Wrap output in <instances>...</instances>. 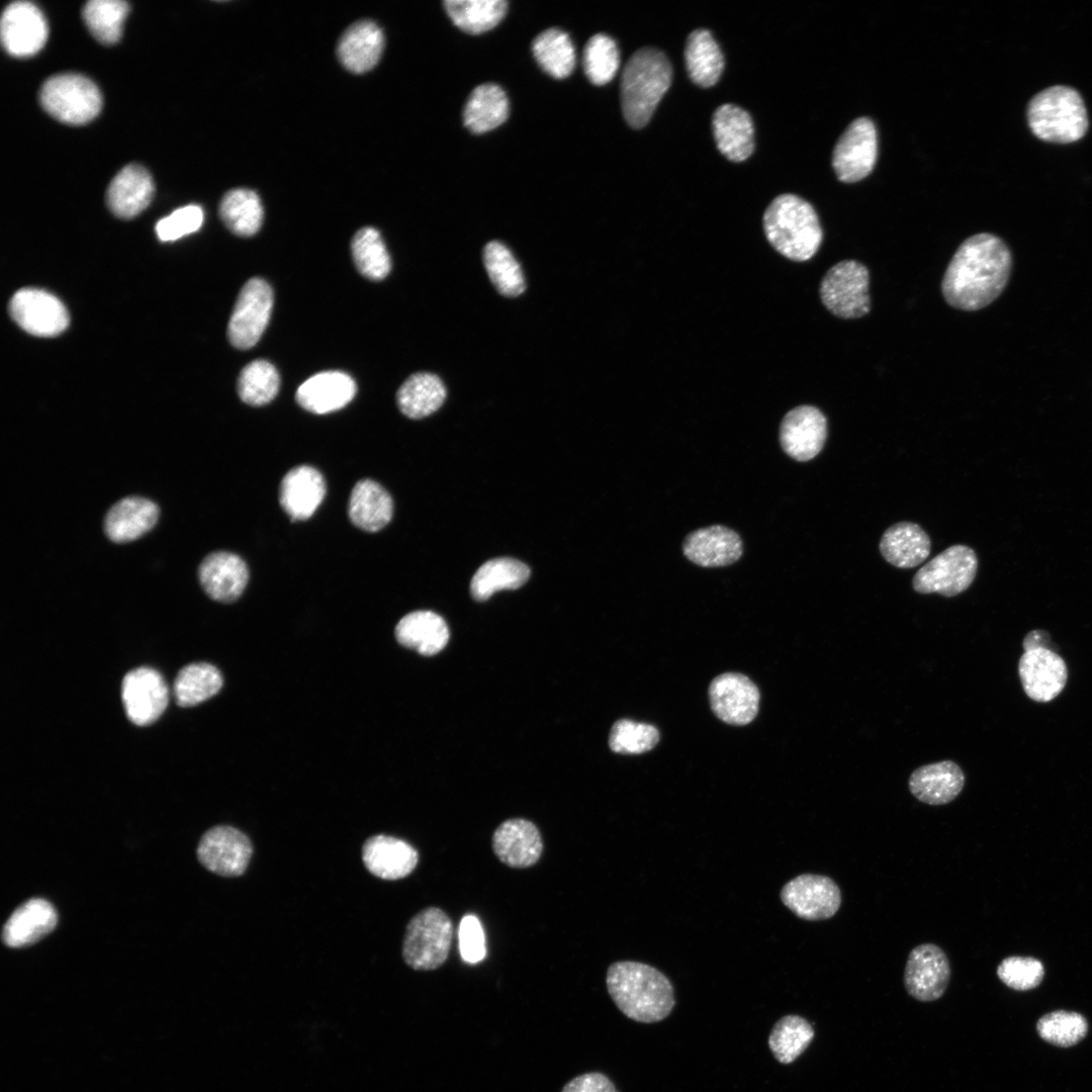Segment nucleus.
<instances>
[{
  "mask_svg": "<svg viewBox=\"0 0 1092 1092\" xmlns=\"http://www.w3.org/2000/svg\"><path fill=\"white\" fill-rule=\"evenodd\" d=\"M252 853L250 838L241 830L228 825L208 829L197 846L200 863L222 877L242 876L249 866Z\"/></svg>",
  "mask_w": 1092,
  "mask_h": 1092,
  "instance_id": "nucleus-13",
  "label": "nucleus"
},
{
  "mask_svg": "<svg viewBox=\"0 0 1092 1092\" xmlns=\"http://www.w3.org/2000/svg\"><path fill=\"white\" fill-rule=\"evenodd\" d=\"M997 976L1008 987L1025 991L1036 987L1042 980L1043 967L1033 958L1009 957L997 968Z\"/></svg>",
  "mask_w": 1092,
  "mask_h": 1092,
  "instance_id": "nucleus-52",
  "label": "nucleus"
},
{
  "mask_svg": "<svg viewBox=\"0 0 1092 1092\" xmlns=\"http://www.w3.org/2000/svg\"><path fill=\"white\" fill-rule=\"evenodd\" d=\"M582 66L593 84L609 83L620 67V52L615 39L605 33L593 35L584 47Z\"/></svg>",
  "mask_w": 1092,
  "mask_h": 1092,
  "instance_id": "nucleus-49",
  "label": "nucleus"
},
{
  "mask_svg": "<svg viewBox=\"0 0 1092 1092\" xmlns=\"http://www.w3.org/2000/svg\"><path fill=\"white\" fill-rule=\"evenodd\" d=\"M1018 672L1025 694L1035 702H1050L1064 689L1068 669L1055 651L1040 646L1024 650Z\"/></svg>",
  "mask_w": 1092,
  "mask_h": 1092,
  "instance_id": "nucleus-20",
  "label": "nucleus"
},
{
  "mask_svg": "<svg viewBox=\"0 0 1092 1092\" xmlns=\"http://www.w3.org/2000/svg\"><path fill=\"white\" fill-rule=\"evenodd\" d=\"M879 548L890 564L898 568H913L929 556L931 542L919 525L899 522L884 532Z\"/></svg>",
  "mask_w": 1092,
  "mask_h": 1092,
  "instance_id": "nucleus-33",
  "label": "nucleus"
},
{
  "mask_svg": "<svg viewBox=\"0 0 1092 1092\" xmlns=\"http://www.w3.org/2000/svg\"><path fill=\"white\" fill-rule=\"evenodd\" d=\"M1012 258L1007 245L989 233L966 239L954 252L941 281L945 301L962 310H978L1005 288Z\"/></svg>",
  "mask_w": 1092,
  "mask_h": 1092,
  "instance_id": "nucleus-1",
  "label": "nucleus"
},
{
  "mask_svg": "<svg viewBox=\"0 0 1092 1092\" xmlns=\"http://www.w3.org/2000/svg\"><path fill=\"white\" fill-rule=\"evenodd\" d=\"M446 398V388L435 374L411 375L396 392L399 411L410 419H422L436 412Z\"/></svg>",
  "mask_w": 1092,
  "mask_h": 1092,
  "instance_id": "nucleus-38",
  "label": "nucleus"
},
{
  "mask_svg": "<svg viewBox=\"0 0 1092 1092\" xmlns=\"http://www.w3.org/2000/svg\"><path fill=\"white\" fill-rule=\"evenodd\" d=\"M491 845L496 857L514 869H526L537 863L544 847L538 827L524 818L508 819L500 823L492 834Z\"/></svg>",
  "mask_w": 1092,
  "mask_h": 1092,
  "instance_id": "nucleus-21",
  "label": "nucleus"
},
{
  "mask_svg": "<svg viewBox=\"0 0 1092 1092\" xmlns=\"http://www.w3.org/2000/svg\"><path fill=\"white\" fill-rule=\"evenodd\" d=\"M129 10L120 0H91L83 7V19L92 35L103 44H113L120 38L121 26Z\"/></svg>",
  "mask_w": 1092,
  "mask_h": 1092,
  "instance_id": "nucleus-48",
  "label": "nucleus"
},
{
  "mask_svg": "<svg viewBox=\"0 0 1092 1092\" xmlns=\"http://www.w3.org/2000/svg\"><path fill=\"white\" fill-rule=\"evenodd\" d=\"M198 577L209 598L220 603H232L238 600L246 588L249 569L239 555L216 551L202 560Z\"/></svg>",
  "mask_w": 1092,
  "mask_h": 1092,
  "instance_id": "nucleus-22",
  "label": "nucleus"
},
{
  "mask_svg": "<svg viewBox=\"0 0 1092 1092\" xmlns=\"http://www.w3.org/2000/svg\"><path fill=\"white\" fill-rule=\"evenodd\" d=\"M273 306V291L264 279L254 277L242 287L228 325L231 344L242 350L257 344Z\"/></svg>",
  "mask_w": 1092,
  "mask_h": 1092,
  "instance_id": "nucleus-10",
  "label": "nucleus"
},
{
  "mask_svg": "<svg viewBox=\"0 0 1092 1092\" xmlns=\"http://www.w3.org/2000/svg\"><path fill=\"white\" fill-rule=\"evenodd\" d=\"M1027 121L1036 138L1055 144L1077 142L1088 129L1082 96L1064 85L1045 88L1034 95L1028 103Z\"/></svg>",
  "mask_w": 1092,
  "mask_h": 1092,
  "instance_id": "nucleus-5",
  "label": "nucleus"
},
{
  "mask_svg": "<svg viewBox=\"0 0 1092 1092\" xmlns=\"http://www.w3.org/2000/svg\"><path fill=\"white\" fill-rule=\"evenodd\" d=\"M908 784L911 794L919 801L929 805H944L961 793L965 776L956 762L943 760L916 768Z\"/></svg>",
  "mask_w": 1092,
  "mask_h": 1092,
  "instance_id": "nucleus-32",
  "label": "nucleus"
},
{
  "mask_svg": "<svg viewBox=\"0 0 1092 1092\" xmlns=\"http://www.w3.org/2000/svg\"><path fill=\"white\" fill-rule=\"evenodd\" d=\"M827 420L813 405L803 404L789 411L780 426V442L787 455L797 461H809L824 447Z\"/></svg>",
  "mask_w": 1092,
  "mask_h": 1092,
  "instance_id": "nucleus-18",
  "label": "nucleus"
},
{
  "mask_svg": "<svg viewBox=\"0 0 1092 1092\" xmlns=\"http://www.w3.org/2000/svg\"><path fill=\"white\" fill-rule=\"evenodd\" d=\"M768 243L786 258L803 262L818 251L823 232L813 206L798 195L777 196L763 213Z\"/></svg>",
  "mask_w": 1092,
  "mask_h": 1092,
  "instance_id": "nucleus-4",
  "label": "nucleus"
},
{
  "mask_svg": "<svg viewBox=\"0 0 1092 1092\" xmlns=\"http://www.w3.org/2000/svg\"><path fill=\"white\" fill-rule=\"evenodd\" d=\"M58 914L47 900L32 898L13 911L2 929V941L9 947L35 943L57 925Z\"/></svg>",
  "mask_w": 1092,
  "mask_h": 1092,
  "instance_id": "nucleus-29",
  "label": "nucleus"
},
{
  "mask_svg": "<svg viewBox=\"0 0 1092 1092\" xmlns=\"http://www.w3.org/2000/svg\"><path fill=\"white\" fill-rule=\"evenodd\" d=\"M222 686L219 670L206 662L184 666L174 681V696L181 707L198 705L218 693Z\"/></svg>",
  "mask_w": 1092,
  "mask_h": 1092,
  "instance_id": "nucleus-43",
  "label": "nucleus"
},
{
  "mask_svg": "<svg viewBox=\"0 0 1092 1092\" xmlns=\"http://www.w3.org/2000/svg\"><path fill=\"white\" fill-rule=\"evenodd\" d=\"M39 102L54 118L74 125L92 120L102 106L98 87L87 77L73 73L46 80L39 91Z\"/></svg>",
  "mask_w": 1092,
  "mask_h": 1092,
  "instance_id": "nucleus-7",
  "label": "nucleus"
},
{
  "mask_svg": "<svg viewBox=\"0 0 1092 1092\" xmlns=\"http://www.w3.org/2000/svg\"><path fill=\"white\" fill-rule=\"evenodd\" d=\"M48 38V25L42 12L33 3H10L1 18V41L5 51L18 58L36 54Z\"/></svg>",
  "mask_w": 1092,
  "mask_h": 1092,
  "instance_id": "nucleus-19",
  "label": "nucleus"
},
{
  "mask_svg": "<svg viewBox=\"0 0 1092 1092\" xmlns=\"http://www.w3.org/2000/svg\"><path fill=\"white\" fill-rule=\"evenodd\" d=\"M1036 1029L1043 1040L1067 1048L1085 1037L1088 1023L1080 1013L1057 1010L1041 1016L1036 1023Z\"/></svg>",
  "mask_w": 1092,
  "mask_h": 1092,
  "instance_id": "nucleus-50",
  "label": "nucleus"
},
{
  "mask_svg": "<svg viewBox=\"0 0 1092 1092\" xmlns=\"http://www.w3.org/2000/svg\"><path fill=\"white\" fill-rule=\"evenodd\" d=\"M356 392V383L349 374L342 371H324L299 385L295 399L305 411L324 415L346 406Z\"/></svg>",
  "mask_w": 1092,
  "mask_h": 1092,
  "instance_id": "nucleus-26",
  "label": "nucleus"
},
{
  "mask_svg": "<svg viewBox=\"0 0 1092 1092\" xmlns=\"http://www.w3.org/2000/svg\"><path fill=\"white\" fill-rule=\"evenodd\" d=\"M392 514V498L379 483L362 479L354 485L348 504L349 519L354 526L377 532L390 522Z\"/></svg>",
  "mask_w": 1092,
  "mask_h": 1092,
  "instance_id": "nucleus-34",
  "label": "nucleus"
},
{
  "mask_svg": "<svg viewBox=\"0 0 1092 1092\" xmlns=\"http://www.w3.org/2000/svg\"><path fill=\"white\" fill-rule=\"evenodd\" d=\"M814 1037L812 1025L799 1015L779 1019L768 1035V1048L781 1064L793 1063L809 1046Z\"/></svg>",
  "mask_w": 1092,
  "mask_h": 1092,
  "instance_id": "nucleus-44",
  "label": "nucleus"
},
{
  "mask_svg": "<svg viewBox=\"0 0 1092 1092\" xmlns=\"http://www.w3.org/2000/svg\"><path fill=\"white\" fill-rule=\"evenodd\" d=\"M444 6L454 24L472 34L493 28L508 10L504 0H447Z\"/></svg>",
  "mask_w": 1092,
  "mask_h": 1092,
  "instance_id": "nucleus-42",
  "label": "nucleus"
},
{
  "mask_svg": "<svg viewBox=\"0 0 1092 1092\" xmlns=\"http://www.w3.org/2000/svg\"><path fill=\"white\" fill-rule=\"evenodd\" d=\"M606 984L618 1009L637 1022L661 1021L675 1005L674 990L668 978L647 964L615 962L607 970Z\"/></svg>",
  "mask_w": 1092,
  "mask_h": 1092,
  "instance_id": "nucleus-2",
  "label": "nucleus"
},
{
  "mask_svg": "<svg viewBox=\"0 0 1092 1092\" xmlns=\"http://www.w3.org/2000/svg\"><path fill=\"white\" fill-rule=\"evenodd\" d=\"M483 263L490 281L500 294L515 297L525 290L520 264L503 243L491 241L485 245Z\"/></svg>",
  "mask_w": 1092,
  "mask_h": 1092,
  "instance_id": "nucleus-46",
  "label": "nucleus"
},
{
  "mask_svg": "<svg viewBox=\"0 0 1092 1092\" xmlns=\"http://www.w3.org/2000/svg\"><path fill=\"white\" fill-rule=\"evenodd\" d=\"M384 47L381 28L371 20L351 24L341 35L337 55L341 64L353 73H365L379 61Z\"/></svg>",
  "mask_w": 1092,
  "mask_h": 1092,
  "instance_id": "nucleus-30",
  "label": "nucleus"
},
{
  "mask_svg": "<svg viewBox=\"0 0 1092 1092\" xmlns=\"http://www.w3.org/2000/svg\"><path fill=\"white\" fill-rule=\"evenodd\" d=\"M458 939L460 954L464 962L476 964L484 959L485 937L476 916L471 914L463 916L459 924Z\"/></svg>",
  "mask_w": 1092,
  "mask_h": 1092,
  "instance_id": "nucleus-54",
  "label": "nucleus"
},
{
  "mask_svg": "<svg viewBox=\"0 0 1092 1092\" xmlns=\"http://www.w3.org/2000/svg\"><path fill=\"white\" fill-rule=\"evenodd\" d=\"M532 51L540 67L553 78H566L575 67L574 46L569 35L559 28H548L538 34Z\"/></svg>",
  "mask_w": 1092,
  "mask_h": 1092,
  "instance_id": "nucleus-41",
  "label": "nucleus"
},
{
  "mask_svg": "<svg viewBox=\"0 0 1092 1092\" xmlns=\"http://www.w3.org/2000/svg\"><path fill=\"white\" fill-rule=\"evenodd\" d=\"M351 253L357 270L370 280L385 278L391 268L390 258L378 231L364 226L351 241Z\"/></svg>",
  "mask_w": 1092,
  "mask_h": 1092,
  "instance_id": "nucleus-45",
  "label": "nucleus"
},
{
  "mask_svg": "<svg viewBox=\"0 0 1092 1092\" xmlns=\"http://www.w3.org/2000/svg\"><path fill=\"white\" fill-rule=\"evenodd\" d=\"M399 644L423 655L439 653L449 640L445 620L431 611H416L402 617L395 627Z\"/></svg>",
  "mask_w": 1092,
  "mask_h": 1092,
  "instance_id": "nucleus-35",
  "label": "nucleus"
},
{
  "mask_svg": "<svg viewBox=\"0 0 1092 1092\" xmlns=\"http://www.w3.org/2000/svg\"><path fill=\"white\" fill-rule=\"evenodd\" d=\"M685 63L689 77L698 86L709 88L718 82L725 66L724 56L708 29L699 28L689 34Z\"/></svg>",
  "mask_w": 1092,
  "mask_h": 1092,
  "instance_id": "nucleus-36",
  "label": "nucleus"
},
{
  "mask_svg": "<svg viewBox=\"0 0 1092 1092\" xmlns=\"http://www.w3.org/2000/svg\"><path fill=\"white\" fill-rule=\"evenodd\" d=\"M154 182L142 166L130 164L122 168L110 182L106 203L110 211L120 218H132L151 202Z\"/></svg>",
  "mask_w": 1092,
  "mask_h": 1092,
  "instance_id": "nucleus-28",
  "label": "nucleus"
},
{
  "mask_svg": "<svg viewBox=\"0 0 1092 1092\" xmlns=\"http://www.w3.org/2000/svg\"><path fill=\"white\" fill-rule=\"evenodd\" d=\"M977 570L975 551L966 545H952L923 565L914 575L912 585L919 594L954 597L972 584Z\"/></svg>",
  "mask_w": 1092,
  "mask_h": 1092,
  "instance_id": "nucleus-9",
  "label": "nucleus"
},
{
  "mask_svg": "<svg viewBox=\"0 0 1092 1092\" xmlns=\"http://www.w3.org/2000/svg\"><path fill=\"white\" fill-rule=\"evenodd\" d=\"M203 217V210L198 205L190 204L180 207L157 222V236L163 242L178 240L198 231Z\"/></svg>",
  "mask_w": 1092,
  "mask_h": 1092,
  "instance_id": "nucleus-53",
  "label": "nucleus"
},
{
  "mask_svg": "<svg viewBox=\"0 0 1092 1092\" xmlns=\"http://www.w3.org/2000/svg\"><path fill=\"white\" fill-rule=\"evenodd\" d=\"M326 495L323 474L312 466L300 465L290 469L279 487V503L292 521L310 518Z\"/></svg>",
  "mask_w": 1092,
  "mask_h": 1092,
  "instance_id": "nucleus-25",
  "label": "nucleus"
},
{
  "mask_svg": "<svg viewBox=\"0 0 1092 1092\" xmlns=\"http://www.w3.org/2000/svg\"><path fill=\"white\" fill-rule=\"evenodd\" d=\"M950 979V966L945 952L936 944L923 943L910 951L904 971L908 994L922 1002L939 999Z\"/></svg>",
  "mask_w": 1092,
  "mask_h": 1092,
  "instance_id": "nucleus-15",
  "label": "nucleus"
},
{
  "mask_svg": "<svg viewBox=\"0 0 1092 1092\" xmlns=\"http://www.w3.org/2000/svg\"><path fill=\"white\" fill-rule=\"evenodd\" d=\"M659 741L656 727L621 719L610 731L609 745L617 753L638 754L651 750Z\"/></svg>",
  "mask_w": 1092,
  "mask_h": 1092,
  "instance_id": "nucleus-51",
  "label": "nucleus"
},
{
  "mask_svg": "<svg viewBox=\"0 0 1092 1092\" xmlns=\"http://www.w3.org/2000/svg\"><path fill=\"white\" fill-rule=\"evenodd\" d=\"M362 860L373 876L395 881L413 873L419 862V852L403 839L378 834L364 842Z\"/></svg>",
  "mask_w": 1092,
  "mask_h": 1092,
  "instance_id": "nucleus-23",
  "label": "nucleus"
},
{
  "mask_svg": "<svg viewBox=\"0 0 1092 1092\" xmlns=\"http://www.w3.org/2000/svg\"><path fill=\"white\" fill-rule=\"evenodd\" d=\"M9 313L25 332L37 337H55L69 326V313L63 302L41 289L22 288L9 302Z\"/></svg>",
  "mask_w": 1092,
  "mask_h": 1092,
  "instance_id": "nucleus-14",
  "label": "nucleus"
},
{
  "mask_svg": "<svg viewBox=\"0 0 1092 1092\" xmlns=\"http://www.w3.org/2000/svg\"><path fill=\"white\" fill-rule=\"evenodd\" d=\"M672 68L658 49L645 47L627 61L620 84L624 118L633 128L645 126L671 84Z\"/></svg>",
  "mask_w": 1092,
  "mask_h": 1092,
  "instance_id": "nucleus-3",
  "label": "nucleus"
},
{
  "mask_svg": "<svg viewBox=\"0 0 1092 1092\" xmlns=\"http://www.w3.org/2000/svg\"><path fill=\"white\" fill-rule=\"evenodd\" d=\"M280 377L268 361L259 359L247 364L238 379V393L247 404L261 406L272 401L279 390Z\"/></svg>",
  "mask_w": 1092,
  "mask_h": 1092,
  "instance_id": "nucleus-47",
  "label": "nucleus"
},
{
  "mask_svg": "<svg viewBox=\"0 0 1092 1092\" xmlns=\"http://www.w3.org/2000/svg\"><path fill=\"white\" fill-rule=\"evenodd\" d=\"M529 576L530 568L525 563L509 557L494 558L474 573L470 593L474 600L485 601L497 590L519 588Z\"/></svg>",
  "mask_w": 1092,
  "mask_h": 1092,
  "instance_id": "nucleus-39",
  "label": "nucleus"
},
{
  "mask_svg": "<svg viewBox=\"0 0 1092 1092\" xmlns=\"http://www.w3.org/2000/svg\"><path fill=\"white\" fill-rule=\"evenodd\" d=\"M781 900L797 917L808 921L831 918L841 905L838 885L829 877L802 874L781 890Z\"/></svg>",
  "mask_w": 1092,
  "mask_h": 1092,
  "instance_id": "nucleus-12",
  "label": "nucleus"
},
{
  "mask_svg": "<svg viewBox=\"0 0 1092 1092\" xmlns=\"http://www.w3.org/2000/svg\"><path fill=\"white\" fill-rule=\"evenodd\" d=\"M508 115L507 94L499 86L486 83L470 93L463 110V122L470 131L483 133L499 126Z\"/></svg>",
  "mask_w": 1092,
  "mask_h": 1092,
  "instance_id": "nucleus-37",
  "label": "nucleus"
},
{
  "mask_svg": "<svg viewBox=\"0 0 1092 1092\" xmlns=\"http://www.w3.org/2000/svg\"><path fill=\"white\" fill-rule=\"evenodd\" d=\"M158 506L145 497L127 496L115 503L104 519V532L115 543L133 541L157 523Z\"/></svg>",
  "mask_w": 1092,
  "mask_h": 1092,
  "instance_id": "nucleus-31",
  "label": "nucleus"
},
{
  "mask_svg": "<svg viewBox=\"0 0 1092 1092\" xmlns=\"http://www.w3.org/2000/svg\"><path fill=\"white\" fill-rule=\"evenodd\" d=\"M682 551L697 565L719 567L736 562L742 555L743 546L736 532L714 525L690 533L684 541Z\"/></svg>",
  "mask_w": 1092,
  "mask_h": 1092,
  "instance_id": "nucleus-24",
  "label": "nucleus"
},
{
  "mask_svg": "<svg viewBox=\"0 0 1092 1092\" xmlns=\"http://www.w3.org/2000/svg\"><path fill=\"white\" fill-rule=\"evenodd\" d=\"M121 699L127 718L138 726H147L165 711L169 692L163 676L156 669L143 666L124 675Z\"/></svg>",
  "mask_w": 1092,
  "mask_h": 1092,
  "instance_id": "nucleus-16",
  "label": "nucleus"
},
{
  "mask_svg": "<svg viewBox=\"0 0 1092 1092\" xmlns=\"http://www.w3.org/2000/svg\"><path fill=\"white\" fill-rule=\"evenodd\" d=\"M709 700L712 711L720 720L730 725L742 726L755 718L759 692L744 674L726 672L711 681Z\"/></svg>",
  "mask_w": 1092,
  "mask_h": 1092,
  "instance_id": "nucleus-17",
  "label": "nucleus"
},
{
  "mask_svg": "<svg viewBox=\"0 0 1092 1092\" xmlns=\"http://www.w3.org/2000/svg\"><path fill=\"white\" fill-rule=\"evenodd\" d=\"M712 128L720 153L732 162L745 161L753 152L754 127L749 113L726 103L713 113Z\"/></svg>",
  "mask_w": 1092,
  "mask_h": 1092,
  "instance_id": "nucleus-27",
  "label": "nucleus"
},
{
  "mask_svg": "<svg viewBox=\"0 0 1092 1092\" xmlns=\"http://www.w3.org/2000/svg\"><path fill=\"white\" fill-rule=\"evenodd\" d=\"M877 155L876 126L870 118L858 117L838 139L832 154V167L841 182H857L873 171Z\"/></svg>",
  "mask_w": 1092,
  "mask_h": 1092,
  "instance_id": "nucleus-11",
  "label": "nucleus"
},
{
  "mask_svg": "<svg viewBox=\"0 0 1092 1092\" xmlns=\"http://www.w3.org/2000/svg\"><path fill=\"white\" fill-rule=\"evenodd\" d=\"M870 273L855 260H843L833 265L820 283L824 306L840 318H857L871 309Z\"/></svg>",
  "mask_w": 1092,
  "mask_h": 1092,
  "instance_id": "nucleus-8",
  "label": "nucleus"
},
{
  "mask_svg": "<svg viewBox=\"0 0 1092 1092\" xmlns=\"http://www.w3.org/2000/svg\"><path fill=\"white\" fill-rule=\"evenodd\" d=\"M561 1092H619L608 1076L600 1072L578 1075L568 1081Z\"/></svg>",
  "mask_w": 1092,
  "mask_h": 1092,
  "instance_id": "nucleus-55",
  "label": "nucleus"
},
{
  "mask_svg": "<svg viewBox=\"0 0 1092 1092\" xmlns=\"http://www.w3.org/2000/svg\"><path fill=\"white\" fill-rule=\"evenodd\" d=\"M453 938L450 917L440 908L428 907L407 923L401 954L404 963L416 971H432L447 960Z\"/></svg>",
  "mask_w": 1092,
  "mask_h": 1092,
  "instance_id": "nucleus-6",
  "label": "nucleus"
},
{
  "mask_svg": "<svg viewBox=\"0 0 1092 1092\" xmlns=\"http://www.w3.org/2000/svg\"><path fill=\"white\" fill-rule=\"evenodd\" d=\"M219 216L232 233L250 237L260 230L264 211L255 191L237 188L223 195L219 204Z\"/></svg>",
  "mask_w": 1092,
  "mask_h": 1092,
  "instance_id": "nucleus-40",
  "label": "nucleus"
}]
</instances>
